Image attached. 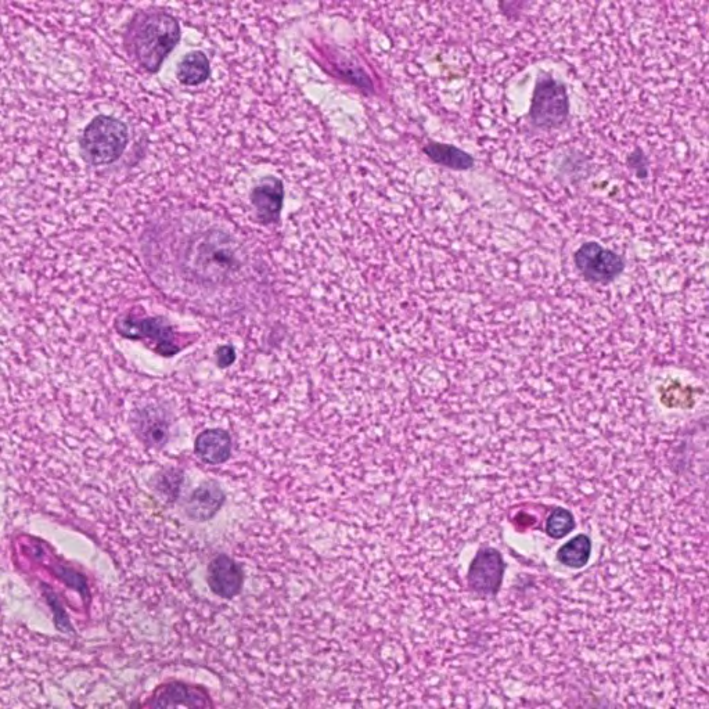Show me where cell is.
<instances>
[{"label":"cell","instance_id":"cell-1","mask_svg":"<svg viewBox=\"0 0 709 709\" xmlns=\"http://www.w3.org/2000/svg\"><path fill=\"white\" fill-rule=\"evenodd\" d=\"M181 37V24L172 14L146 10L136 13L128 24L124 46L139 67L156 74Z\"/></svg>","mask_w":709,"mask_h":709},{"label":"cell","instance_id":"cell-2","mask_svg":"<svg viewBox=\"0 0 709 709\" xmlns=\"http://www.w3.org/2000/svg\"><path fill=\"white\" fill-rule=\"evenodd\" d=\"M186 271L199 279L219 280L239 271L240 248L232 237L223 232H207L187 244L181 258Z\"/></svg>","mask_w":709,"mask_h":709},{"label":"cell","instance_id":"cell-3","mask_svg":"<svg viewBox=\"0 0 709 709\" xmlns=\"http://www.w3.org/2000/svg\"><path fill=\"white\" fill-rule=\"evenodd\" d=\"M79 156L91 167L117 163L129 145V128L111 115H97L78 139Z\"/></svg>","mask_w":709,"mask_h":709},{"label":"cell","instance_id":"cell-4","mask_svg":"<svg viewBox=\"0 0 709 709\" xmlns=\"http://www.w3.org/2000/svg\"><path fill=\"white\" fill-rule=\"evenodd\" d=\"M570 118V96L567 86L550 74H541L536 79L529 120L534 127L553 131L564 127Z\"/></svg>","mask_w":709,"mask_h":709},{"label":"cell","instance_id":"cell-5","mask_svg":"<svg viewBox=\"0 0 709 709\" xmlns=\"http://www.w3.org/2000/svg\"><path fill=\"white\" fill-rule=\"evenodd\" d=\"M115 329L120 336L129 338V340L146 341L156 354L164 356V358H172L182 351L174 327L160 316H156V318L122 316L115 322Z\"/></svg>","mask_w":709,"mask_h":709},{"label":"cell","instance_id":"cell-6","mask_svg":"<svg viewBox=\"0 0 709 709\" xmlns=\"http://www.w3.org/2000/svg\"><path fill=\"white\" fill-rule=\"evenodd\" d=\"M574 264L590 283L610 284L624 273L626 262L622 255L601 246L596 241L582 244L575 251Z\"/></svg>","mask_w":709,"mask_h":709},{"label":"cell","instance_id":"cell-7","mask_svg":"<svg viewBox=\"0 0 709 709\" xmlns=\"http://www.w3.org/2000/svg\"><path fill=\"white\" fill-rule=\"evenodd\" d=\"M506 563L499 550L493 547H482L475 554L473 563L467 574V583L473 592L482 596H492L498 593L505 577Z\"/></svg>","mask_w":709,"mask_h":709},{"label":"cell","instance_id":"cell-8","mask_svg":"<svg viewBox=\"0 0 709 709\" xmlns=\"http://www.w3.org/2000/svg\"><path fill=\"white\" fill-rule=\"evenodd\" d=\"M133 434L149 449H163L171 433V419L161 406L146 405L132 413Z\"/></svg>","mask_w":709,"mask_h":709},{"label":"cell","instance_id":"cell-9","mask_svg":"<svg viewBox=\"0 0 709 709\" xmlns=\"http://www.w3.org/2000/svg\"><path fill=\"white\" fill-rule=\"evenodd\" d=\"M208 588L221 599H235L244 583V572L235 560L226 554H219L208 564Z\"/></svg>","mask_w":709,"mask_h":709},{"label":"cell","instance_id":"cell-10","mask_svg":"<svg viewBox=\"0 0 709 709\" xmlns=\"http://www.w3.org/2000/svg\"><path fill=\"white\" fill-rule=\"evenodd\" d=\"M255 208V217L262 225H272L280 221L284 189L283 182L275 176H266L253 187L250 194Z\"/></svg>","mask_w":709,"mask_h":709},{"label":"cell","instance_id":"cell-11","mask_svg":"<svg viewBox=\"0 0 709 709\" xmlns=\"http://www.w3.org/2000/svg\"><path fill=\"white\" fill-rule=\"evenodd\" d=\"M225 502L226 495L221 485L214 480L204 481L186 499L185 513L189 520L205 523L217 516Z\"/></svg>","mask_w":709,"mask_h":709},{"label":"cell","instance_id":"cell-12","mask_svg":"<svg viewBox=\"0 0 709 709\" xmlns=\"http://www.w3.org/2000/svg\"><path fill=\"white\" fill-rule=\"evenodd\" d=\"M194 452L204 463L218 466L228 462L232 453V438L222 428H210L196 438Z\"/></svg>","mask_w":709,"mask_h":709},{"label":"cell","instance_id":"cell-13","mask_svg":"<svg viewBox=\"0 0 709 709\" xmlns=\"http://www.w3.org/2000/svg\"><path fill=\"white\" fill-rule=\"evenodd\" d=\"M423 153L434 164L452 169V171H470L475 165V158L471 154L459 147L445 145V143H428L427 146H424Z\"/></svg>","mask_w":709,"mask_h":709},{"label":"cell","instance_id":"cell-14","mask_svg":"<svg viewBox=\"0 0 709 709\" xmlns=\"http://www.w3.org/2000/svg\"><path fill=\"white\" fill-rule=\"evenodd\" d=\"M211 75V64L207 55L201 50L187 53L176 68V78L186 86L204 84Z\"/></svg>","mask_w":709,"mask_h":709},{"label":"cell","instance_id":"cell-15","mask_svg":"<svg viewBox=\"0 0 709 709\" xmlns=\"http://www.w3.org/2000/svg\"><path fill=\"white\" fill-rule=\"evenodd\" d=\"M183 471L175 469V467H167L158 471L153 475L150 481V487L154 493H157L165 503L171 505L179 498L183 485Z\"/></svg>","mask_w":709,"mask_h":709},{"label":"cell","instance_id":"cell-16","mask_svg":"<svg viewBox=\"0 0 709 709\" xmlns=\"http://www.w3.org/2000/svg\"><path fill=\"white\" fill-rule=\"evenodd\" d=\"M590 556H592V541L585 534L571 539L557 552V560L565 567L575 568V570L585 567L589 563Z\"/></svg>","mask_w":709,"mask_h":709},{"label":"cell","instance_id":"cell-17","mask_svg":"<svg viewBox=\"0 0 709 709\" xmlns=\"http://www.w3.org/2000/svg\"><path fill=\"white\" fill-rule=\"evenodd\" d=\"M577 527L574 514L564 507H556L546 521V534L553 539H563Z\"/></svg>","mask_w":709,"mask_h":709},{"label":"cell","instance_id":"cell-18","mask_svg":"<svg viewBox=\"0 0 709 709\" xmlns=\"http://www.w3.org/2000/svg\"><path fill=\"white\" fill-rule=\"evenodd\" d=\"M626 165L640 181L649 178L650 161L642 149L633 150L626 158Z\"/></svg>","mask_w":709,"mask_h":709},{"label":"cell","instance_id":"cell-19","mask_svg":"<svg viewBox=\"0 0 709 709\" xmlns=\"http://www.w3.org/2000/svg\"><path fill=\"white\" fill-rule=\"evenodd\" d=\"M215 355H217L218 366L221 367V369L232 366L236 361V351L232 345H222V347L217 349Z\"/></svg>","mask_w":709,"mask_h":709}]
</instances>
